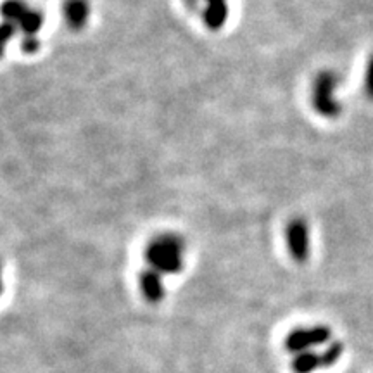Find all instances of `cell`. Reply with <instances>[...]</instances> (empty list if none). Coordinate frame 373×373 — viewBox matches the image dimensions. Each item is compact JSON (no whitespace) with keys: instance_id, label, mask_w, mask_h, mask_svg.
Returning a JSON list of instances; mask_svg holds the SVG:
<instances>
[{"instance_id":"obj_7","label":"cell","mask_w":373,"mask_h":373,"mask_svg":"<svg viewBox=\"0 0 373 373\" xmlns=\"http://www.w3.org/2000/svg\"><path fill=\"white\" fill-rule=\"evenodd\" d=\"M228 2H213L206 3V10H204V23L209 30L218 31L227 24L228 21Z\"/></svg>"},{"instance_id":"obj_2","label":"cell","mask_w":373,"mask_h":373,"mask_svg":"<svg viewBox=\"0 0 373 373\" xmlns=\"http://www.w3.org/2000/svg\"><path fill=\"white\" fill-rule=\"evenodd\" d=\"M338 78L334 73H321L314 79L313 85V106L316 113H320L325 117H337L341 114L342 106L338 102L337 95Z\"/></svg>"},{"instance_id":"obj_13","label":"cell","mask_w":373,"mask_h":373,"mask_svg":"<svg viewBox=\"0 0 373 373\" xmlns=\"http://www.w3.org/2000/svg\"><path fill=\"white\" fill-rule=\"evenodd\" d=\"M213 2H227V0H206V3H213Z\"/></svg>"},{"instance_id":"obj_10","label":"cell","mask_w":373,"mask_h":373,"mask_svg":"<svg viewBox=\"0 0 373 373\" xmlns=\"http://www.w3.org/2000/svg\"><path fill=\"white\" fill-rule=\"evenodd\" d=\"M342 351H344V347H342L341 342H332V344L321 352V368H328V366L335 365L337 359L341 358Z\"/></svg>"},{"instance_id":"obj_11","label":"cell","mask_w":373,"mask_h":373,"mask_svg":"<svg viewBox=\"0 0 373 373\" xmlns=\"http://www.w3.org/2000/svg\"><path fill=\"white\" fill-rule=\"evenodd\" d=\"M365 90L370 100H373V54L370 57L368 64H366V75H365Z\"/></svg>"},{"instance_id":"obj_3","label":"cell","mask_w":373,"mask_h":373,"mask_svg":"<svg viewBox=\"0 0 373 373\" xmlns=\"http://www.w3.org/2000/svg\"><path fill=\"white\" fill-rule=\"evenodd\" d=\"M332 337L330 328L325 327V325H316V327H300L296 328V330L290 332L285 337V349L289 352H299L307 351V349L314 347V345H321L327 344Z\"/></svg>"},{"instance_id":"obj_9","label":"cell","mask_w":373,"mask_h":373,"mask_svg":"<svg viewBox=\"0 0 373 373\" xmlns=\"http://www.w3.org/2000/svg\"><path fill=\"white\" fill-rule=\"evenodd\" d=\"M318 368H321V354L313 351L299 352L292 359V370L296 373H311Z\"/></svg>"},{"instance_id":"obj_8","label":"cell","mask_w":373,"mask_h":373,"mask_svg":"<svg viewBox=\"0 0 373 373\" xmlns=\"http://www.w3.org/2000/svg\"><path fill=\"white\" fill-rule=\"evenodd\" d=\"M14 24L24 31V37H37L40 28L44 26V14H41L40 10H35L28 6V9L24 10L23 16Z\"/></svg>"},{"instance_id":"obj_5","label":"cell","mask_w":373,"mask_h":373,"mask_svg":"<svg viewBox=\"0 0 373 373\" xmlns=\"http://www.w3.org/2000/svg\"><path fill=\"white\" fill-rule=\"evenodd\" d=\"M140 289L149 303L155 304L164 297V285H162L161 273L155 269H145L140 273Z\"/></svg>"},{"instance_id":"obj_6","label":"cell","mask_w":373,"mask_h":373,"mask_svg":"<svg viewBox=\"0 0 373 373\" xmlns=\"http://www.w3.org/2000/svg\"><path fill=\"white\" fill-rule=\"evenodd\" d=\"M64 17L69 26L75 30L83 28L90 17L88 2L86 0H68L64 6Z\"/></svg>"},{"instance_id":"obj_12","label":"cell","mask_w":373,"mask_h":373,"mask_svg":"<svg viewBox=\"0 0 373 373\" xmlns=\"http://www.w3.org/2000/svg\"><path fill=\"white\" fill-rule=\"evenodd\" d=\"M40 48V41L37 37H24L23 40V50H26L28 54H33Z\"/></svg>"},{"instance_id":"obj_4","label":"cell","mask_w":373,"mask_h":373,"mask_svg":"<svg viewBox=\"0 0 373 373\" xmlns=\"http://www.w3.org/2000/svg\"><path fill=\"white\" fill-rule=\"evenodd\" d=\"M287 247H289L290 256L294 261L306 262L311 252V237L309 227L304 220H292L287 224L285 230Z\"/></svg>"},{"instance_id":"obj_1","label":"cell","mask_w":373,"mask_h":373,"mask_svg":"<svg viewBox=\"0 0 373 373\" xmlns=\"http://www.w3.org/2000/svg\"><path fill=\"white\" fill-rule=\"evenodd\" d=\"M183 254L185 245L182 238L175 235H162L152 240L145 251V258L152 269L166 275L178 273L183 268Z\"/></svg>"}]
</instances>
